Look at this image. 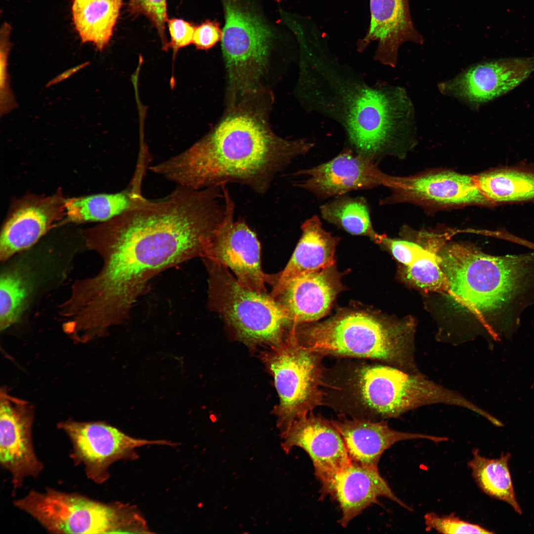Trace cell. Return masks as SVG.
<instances>
[{
  "label": "cell",
  "mask_w": 534,
  "mask_h": 534,
  "mask_svg": "<svg viewBox=\"0 0 534 534\" xmlns=\"http://www.w3.org/2000/svg\"><path fill=\"white\" fill-rule=\"evenodd\" d=\"M87 250L102 260L95 274L73 283L62 302L66 315L86 334L107 335L130 316L149 281L158 273L202 257L204 239L180 210L153 203L81 232Z\"/></svg>",
  "instance_id": "1"
},
{
  "label": "cell",
  "mask_w": 534,
  "mask_h": 534,
  "mask_svg": "<svg viewBox=\"0 0 534 534\" xmlns=\"http://www.w3.org/2000/svg\"><path fill=\"white\" fill-rule=\"evenodd\" d=\"M313 145L305 139L278 136L261 115L242 107L185 151L149 169L194 189L232 182L264 194L277 174Z\"/></svg>",
  "instance_id": "2"
},
{
  "label": "cell",
  "mask_w": 534,
  "mask_h": 534,
  "mask_svg": "<svg viewBox=\"0 0 534 534\" xmlns=\"http://www.w3.org/2000/svg\"><path fill=\"white\" fill-rule=\"evenodd\" d=\"M305 55L303 82L309 109L339 124L356 153L375 162L396 154L405 112L400 90L368 83L320 47Z\"/></svg>",
  "instance_id": "3"
},
{
  "label": "cell",
  "mask_w": 534,
  "mask_h": 534,
  "mask_svg": "<svg viewBox=\"0 0 534 534\" xmlns=\"http://www.w3.org/2000/svg\"><path fill=\"white\" fill-rule=\"evenodd\" d=\"M438 255L451 299L476 315L490 335L489 318L499 336L510 334L517 307L534 286V253L495 256L453 243Z\"/></svg>",
  "instance_id": "4"
},
{
  "label": "cell",
  "mask_w": 534,
  "mask_h": 534,
  "mask_svg": "<svg viewBox=\"0 0 534 534\" xmlns=\"http://www.w3.org/2000/svg\"><path fill=\"white\" fill-rule=\"evenodd\" d=\"M293 332L308 350L325 356L378 361L419 374L414 357V324L362 310H345L316 323L296 324Z\"/></svg>",
  "instance_id": "5"
},
{
  "label": "cell",
  "mask_w": 534,
  "mask_h": 534,
  "mask_svg": "<svg viewBox=\"0 0 534 534\" xmlns=\"http://www.w3.org/2000/svg\"><path fill=\"white\" fill-rule=\"evenodd\" d=\"M85 249L84 243L40 245L39 241L1 263L0 331L23 322L42 299L62 286Z\"/></svg>",
  "instance_id": "6"
},
{
  "label": "cell",
  "mask_w": 534,
  "mask_h": 534,
  "mask_svg": "<svg viewBox=\"0 0 534 534\" xmlns=\"http://www.w3.org/2000/svg\"><path fill=\"white\" fill-rule=\"evenodd\" d=\"M208 272V306L238 339L271 347L281 343L293 324L278 303L266 292L241 285L222 265L203 259Z\"/></svg>",
  "instance_id": "7"
},
{
  "label": "cell",
  "mask_w": 534,
  "mask_h": 534,
  "mask_svg": "<svg viewBox=\"0 0 534 534\" xmlns=\"http://www.w3.org/2000/svg\"><path fill=\"white\" fill-rule=\"evenodd\" d=\"M267 356L279 398L277 407L281 435L297 420L323 405L322 355L302 346L290 329Z\"/></svg>",
  "instance_id": "8"
},
{
  "label": "cell",
  "mask_w": 534,
  "mask_h": 534,
  "mask_svg": "<svg viewBox=\"0 0 534 534\" xmlns=\"http://www.w3.org/2000/svg\"><path fill=\"white\" fill-rule=\"evenodd\" d=\"M52 534L120 533L124 503H104L77 492L47 487L13 501Z\"/></svg>",
  "instance_id": "9"
},
{
  "label": "cell",
  "mask_w": 534,
  "mask_h": 534,
  "mask_svg": "<svg viewBox=\"0 0 534 534\" xmlns=\"http://www.w3.org/2000/svg\"><path fill=\"white\" fill-rule=\"evenodd\" d=\"M225 14L222 45L233 92H253L264 71L272 38L268 27L239 0H222Z\"/></svg>",
  "instance_id": "10"
},
{
  "label": "cell",
  "mask_w": 534,
  "mask_h": 534,
  "mask_svg": "<svg viewBox=\"0 0 534 534\" xmlns=\"http://www.w3.org/2000/svg\"><path fill=\"white\" fill-rule=\"evenodd\" d=\"M57 428L68 436L74 463L83 466L87 478L101 484L110 477L109 467L122 459L138 458L135 449L147 445L175 446L165 440H148L133 438L116 427L101 421L81 422L69 419L58 423Z\"/></svg>",
  "instance_id": "11"
},
{
  "label": "cell",
  "mask_w": 534,
  "mask_h": 534,
  "mask_svg": "<svg viewBox=\"0 0 534 534\" xmlns=\"http://www.w3.org/2000/svg\"><path fill=\"white\" fill-rule=\"evenodd\" d=\"M225 204L224 217L203 259L229 268L244 287L266 292V283L275 284L277 276L265 273L261 264V246L256 234L243 221L234 220V203L225 185L222 186Z\"/></svg>",
  "instance_id": "12"
},
{
  "label": "cell",
  "mask_w": 534,
  "mask_h": 534,
  "mask_svg": "<svg viewBox=\"0 0 534 534\" xmlns=\"http://www.w3.org/2000/svg\"><path fill=\"white\" fill-rule=\"evenodd\" d=\"M33 407L29 401L0 391V464L11 477L14 495L28 477L37 478L44 468L33 442Z\"/></svg>",
  "instance_id": "13"
},
{
  "label": "cell",
  "mask_w": 534,
  "mask_h": 534,
  "mask_svg": "<svg viewBox=\"0 0 534 534\" xmlns=\"http://www.w3.org/2000/svg\"><path fill=\"white\" fill-rule=\"evenodd\" d=\"M66 199L61 190L49 195L29 193L15 199L1 229L0 263L34 246L67 221Z\"/></svg>",
  "instance_id": "14"
},
{
  "label": "cell",
  "mask_w": 534,
  "mask_h": 534,
  "mask_svg": "<svg viewBox=\"0 0 534 534\" xmlns=\"http://www.w3.org/2000/svg\"><path fill=\"white\" fill-rule=\"evenodd\" d=\"M392 195L382 202H407L433 208L468 205L494 206L483 194L474 176L440 171L409 177L390 176Z\"/></svg>",
  "instance_id": "15"
},
{
  "label": "cell",
  "mask_w": 534,
  "mask_h": 534,
  "mask_svg": "<svg viewBox=\"0 0 534 534\" xmlns=\"http://www.w3.org/2000/svg\"><path fill=\"white\" fill-rule=\"evenodd\" d=\"M296 176L306 178L297 185L319 198L344 195L352 190L387 186L390 175L382 172L376 162L352 149L343 151L330 161Z\"/></svg>",
  "instance_id": "16"
},
{
  "label": "cell",
  "mask_w": 534,
  "mask_h": 534,
  "mask_svg": "<svg viewBox=\"0 0 534 534\" xmlns=\"http://www.w3.org/2000/svg\"><path fill=\"white\" fill-rule=\"evenodd\" d=\"M283 450L304 449L310 457L321 486L348 465L351 460L343 439L331 420L311 412L294 422L281 435Z\"/></svg>",
  "instance_id": "17"
},
{
  "label": "cell",
  "mask_w": 534,
  "mask_h": 534,
  "mask_svg": "<svg viewBox=\"0 0 534 534\" xmlns=\"http://www.w3.org/2000/svg\"><path fill=\"white\" fill-rule=\"evenodd\" d=\"M320 493L322 497L329 495L338 503L342 512L339 522L344 527L366 508L379 503L380 497L411 510L395 495L378 468L352 461L321 486Z\"/></svg>",
  "instance_id": "18"
},
{
  "label": "cell",
  "mask_w": 534,
  "mask_h": 534,
  "mask_svg": "<svg viewBox=\"0 0 534 534\" xmlns=\"http://www.w3.org/2000/svg\"><path fill=\"white\" fill-rule=\"evenodd\" d=\"M342 289L340 275L332 266L296 277L274 299L293 325L310 323L328 312Z\"/></svg>",
  "instance_id": "19"
},
{
  "label": "cell",
  "mask_w": 534,
  "mask_h": 534,
  "mask_svg": "<svg viewBox=\"0 0 534 534\" xmlns=\"http://www.w3.org/2000/svg\"><path fill=\"white\" fill-rule=\"evenodd\" d=\"M534 71V57L503 59L475 65L447 87L454 94L480 104L512 90Z\"/></svg>",
  "instance_id": "20"
},
{
  "label": "cell",
  "mask_w": 534,
  "mask_h": 534,
  "mask_svg": "<svg viewBox=\"0 0 534 534\" xmlns=\"http://www.w3.org/2000/svg\"><path fill=\"white\" fill-rule=\"evenodd\" d=\"M370 10L369 29L358 48L363 50L371 42H376V61L394 66L401 44L408 41L423 43L413 23L408 0H370Z\"/></svg>",
  "instance_id": "21"
},
{
  "label": "cell",
  "mask_w": 534,
  "mask_h": 534,
  "mask_svg": "<svg viewBox=\"0 0 534 534\" xmlns=\"http://www.w3.org/2000/svg\"><path fill=\"white\" fill-rule=\"evenodd\" d=\"M331 420L343 439L351 461L374 468H378L384 452L399 442L422 439L438 443L447 440L445 437L396 431L385 420L374 421L341 415Z\"/></svg>",
  "instance_id": "22"
},
{
  "label": "cell",
  "mask_w": 534,
  "mask_h": 534,
  "mask_svg": "<svg viewBox=\"0 0 534 534\" xmlns=\"http://www.w3.org/2000/svg\"><path fill=\"white\" fill-rule=\"evenodd\" d=\"M302 234L284 269L278 274L270 295L274 298L296 277L334 266L339 238L325 230L319 218L314 215L301 226Z\"/></svg>",
  "instance_id": "23"
},
{
  "label": "cell",
  "mask_w": 534,
  "mask_h": 534,
  "mask_svg": "<svg viewBox=\"0 0 534 534\" xmlns=\"http://www.w3.org/2000/svg\"><path fill=\"white\" fill-rule=\"evenodd\" d=\"M145 171L136 168L131 181L121 191L66 198L67 222L100 223L139 206L147 199L141 192Z\"/></svg>",
  "instance_id": "24"
},
{
  "label": "cell",
  "mask_w": 534,
  "mask_h": 534,
  "mask_svg": "<svg viewBox=\"0 0 534 534\" xmlns=\"http://www.w3.org/2000/svg\"><path fill=\"white\" fill-rule=\"evenodd\" d=\"M474 177L494 206L534 202V163L499 167Z\"/></svg>",
  "instance_id": "25"
},
{
  "label": "cell",
  "mask_w": 534,
  "mask_h": 534,
  "mask_svg": "<svg viewBox=\"0 0 534 534\" xmlns=\"http://www.w3.org/2000/svg\"><path fill=\"white\" fill-rule=\"evenodd\" d=\"M123 5L122 0H72V20L83 43L98 50L109 43Z\"/></svg>",
  "instance_id": "26"
},
{
  "label": "cell",
  "mask_w": 534,
  "mask_h": 534,
  "mask_svg": "<svg viewBox=\"0 0 534 534\" xmlns=\"http://www.w3.org/2000/svg\"><path fill=\"white\" fill-rule=\"evenodd\" d=\"M510 457V453L502 452L498 458H488L475 449L468 466L476 482L484 492L508 503L516 512L522 514L508 467Z\"/></svg>",
  "instance_id": "27"
},
{
  "label": "cell",
  "mask_w": 534,
  "mask_h": 534,
  "mask_svg": "<svg viewBox=\"0 0 534 534\" xmlns=\"http://www.w3.org/2000/svg\"><path fill=\"white\" fill-rule=\"evenodd\" d=\"M321 217L347 232L363 235L375 241L378 235L374 230L367 203L364 198L344 195L320 207Z\"/></svg>",
  "instance_id": "28"
},
{
  "label": "cell",
  "mask_w": 534,
  "mask_h": 534,
  "mask_svg": "<svg viewBox=\"0 0 534 534\" xmlns=\"http://www.w3.org/2000/svg\"><path fill=\"white\" fill-rule=\"evenodd\" d=\"M437 249L405 266L402 271L403 280L426 291L447 293L448 283L440 264Z\"/></svg>",
  "instance_id": "29"
},
{
  "label": "cell",
  "mask_w": 534,
  "mask_h": 534,
  "mask_svg": "<svg viewBox=\"0 0 534 534\" xmlns=\"http://www.w3.org/2000/svg\"><path fill=\"white\" fill-rule=\"evenodd\" d=\"M167 0H129L128 11L134 15H143L152 23L161 40L163 48L167 50L169 42L166 33L168 20Z\"/></svg>",
  "instance_id": "30"
},
{
  "label": "cell",
  "mask_w": 534,
  "mask_h": 534,
  "mask_svg": "<svg viewBox=\"0 0 534 534\" xmlns=\"http://www.w3.org/2000/svg\"><path fill=\"white\" fill-rule=\"evenodd\" d=\"M9 24L4 23L1 28L0 42V115L9 113L17 107L10 87L8 72V54L11 48L9 38L11 31Z\"/></svg>",
  "instance_id": "31"
},
{
  "label": "cell",
  "mask_w": 534,
  "mask_h": 534,
  "mask_svg": "<svg viewBox=\"0 0 534 534\" xmlns=\"http://www.w3.org/2000/svg\"><path fill=\"white\" fill-rule=\"evenodd\" d=\"M375 242L388 249L395 258L404 266L411 264L432 250L438 249L433 245L423 247L415 242L390 238L379 234Z\"/></svg>",
  "instance_id": "32"
},
{
  "label": "cell",
  "mask_w": 534,
  "mask_h": 534,
  "mask_svg": "<svg viewBox=\"0 0 534 534\" xmlns=\"http://www.w3.org/2000/svg\"><path fill=\"white\" fill-rule=\"evenodd\" d=\"M426 529H433L443 534H492L480 525L470 523L453 514L440 516L428 513L424 516Z\"/></svg>",
  "instance_id": "33"
},
{
  "label": "cell",
  "mask_w": 534,
  "mask_h": 534,
  "mask_svg": "<svg viewBox=\"0 0 534 534\" xmlns=\"http://www.w3.org/2000/svg\"><path fill=\"white\" fill-rule=\"evenodd\" d=\"M168 27L171 41L169 47L177 52L179 48L192 44L196 26L179 18L168 19Z\"/></svg>",
  "instance_id": "34"
},
{
  "label": "cell",
  "mask_w": 534,
  "mask_h": 534,
  "mask_svg": "<svg viewBox=\"0 0 534 534\" xmlns=\"http://www.w3.org/2000/svg\"><path fill=\"white\" fill-rule=\"evenodd\" d=\"M222 31L215 21L206 20L195 27L193 43L197 49L207 50L222 40Z\"/></svg>",
  "instance_id": "35"
}]
</instances>
